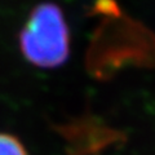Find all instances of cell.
I'll return each mask as SVG.
<instances>
[{"instance_id": "obj_2", "label": "cell", "mask_w": 155, "mask_h": 155, "mask_svg": "<svg viewBox=\"0 0 155 155\" xmlns=\"http://www.w3.org/2000/svg\"><path fill=\"white\" fill-rule=\"evenodd\" d=\"M53 129L64 140L66 155H100L120 138L114 128L93 114H83L53 124Z\"/></svg>"}, {"instance_id": "obj_1", "label": "cell", "mask_w": 155, "mask_h": 155, "mask_svg": "<svg viewBox=\"0 0 155 155\" xmlns=\"http://www.w3.org/2000/svg\"><path fill=\"white\" fill-rule=\"evenodd\" d=\"M71 35L65 14L56 3L43 2L28 13L18 34L23 58L40 69H57L70 57Z\"/></svg>"}, {"instance_id": "obj_3", "label": "cell", "mask_w": 155, "mask_h": 155, "mask_svg": "<svg viewBox=\"0 0 155 155\" xmlns=\"http://www.w3.org/2000/svg\"><path fill=\"white\" fill-rule=\"evenodd\" d=\"M0 155H28V153L18 137L0 132Z\"/></svg>"}]
</instances>
